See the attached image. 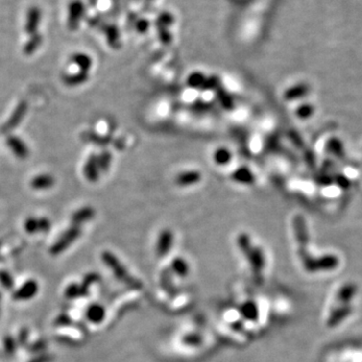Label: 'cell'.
Returning <instances> with one entry per match:
<instances>
[{"mask_svg":"<svg viewBox=\"0 0 362 362\" xmlns=\"http://www.w3.org/2000/svg\"><path fill=\"white\" fill-rule=\"evenodd\" d=\"M157 28V34L160 42L163 45H170L172 42V34L170 33L168 30V27H156Z\"/></svg>","mask_w":362,"mask_h":362,"instance_id":"cell-33","label":"cell"},{"mask_svg":"<svg viewBox=\"0 0 362 362\" xmlns=\"http://www.w3.org/2000/svg\"><path fill=\"white\" fill-rule=\"evenodd\" d=\"M82 234V230L80 226L77 225H72L59 238V240L56 241L52 246L50 247V254L52 256H58L62 253H64L68 247L74 242V241L77 240Z\"/></svg>","mask_w":362,"mask_h":362,"instance_id":"cell-2","label":"cell"},{"mask_svg":"<svg viewBox=\"0 0 362 362\" xmlns=\"http://www.w3.org/2000/svg\"><path fill=\"white\" fill-rule=\"evenodd\" d=\"M183 341L189 345H198L201 341V338L196 334H189L183 338Z\"/></svg>","mask_w":362,"mask_h":362,"instance_id":"cell-40","label":"cell"},{"mask_svg":"<svg viewBox=\"0 0 362 362\" xmlns=\"http://www.w3.org/2000/svg\"><path fill=\"white\" fill-rule=\"evenodd\" d=\"M0 301H1V295H0Z\"/></svg>","mask_w":362,"mask_h":362,"instance_id":"cell-45","label":"cell"},{"mask_svg":"<svg viewBox=\"0 0 362 362\" xmlns=\"http://www.w3.org/2000/svg\"><path fill=\"white\" fill-rule=\"evenodd\" d=\"M201 178L198 171H188V172L181 173L176 178V183L180 186H187L198 182Z\"/></svg>","mask_w":362,"mask_h":362,"instance_id":"cell-18","label":"cell"},{"mask_svg":"<svg viewBox=\"0 0 362 362\" xmlns=\"http://www.w3.org/2000/svg\"><path fill=\"white\" fill-rule=\"evenodd\" d=\"M39 292V284L35 280L26 281L21 288H18L12 294L14 301H28L32 299Z\"/></svg>","mask_w":362,"mask_h":362,"instance_id":"cell-5","label":"cell"},{"mask_svg":"<svg viewBox=\"0 0 362 362\" xmlns=\"http://www.w3.org/2000/svg\"><path fill=\"white\" fill-rule=\"evenodd\" d=\"M72 63H73L75 66L79 67L81 72H89V71L92 68L93 62L92 59L90 58V55L83 53V52H75L72 55L71 58Z\"/></svg>","mask_w":362,"mask_h":362,"instance_id":"cell-14","label":"cell"},{"mask_svg":"<svg viewBox=\"0 0 362 362\" xmlns=\"http://www.w3.org/2000/svg\"><path fill=\"white\" fill-rule=\"evenodd\" d=\"M3 346H4L5 353L9 356H12V355H14L18 345H17L16 340L11 335H7V336H5V338L3 340Z\"/></svg>","mask_w":362,"mask_h":362,"instance_id":"cell-30","label":"cell"},{"mask_svg":"<svg viewBox=\"0 0 362 362\" xmlns=\"http://www.w3.org/2000/svg\"><path fill=\"white\" fill-rule=\"evenodd\" d=\"M27 109H28V105L26 101H22L21 103H18V105L13 110L8 120L1 126L0 132H1L2 134H8V133L14 130L18 125L22 123L23 119L25 117L26 113H27Z\"/></svg>","mask_w":362,"mask_h":362,"instance_id":"cell-3","label":"cell"},{"mask_svg":"<svg viewBox=\"0 0 362 362\" xmlns=\"http://www.w3.org/2000/svg\"><path fill=\"white\" fill-rule=\"evenodd\" d=\"M42 44H43V35L36 32L30 35V39L24 47V52L26 55H30L37 50V48L42 46Z\"/></svg>","mask_w":362,"mask_h":362,"instance_id":"cell-20","label":"cell"},{"mask_svg":"<svg viewBox=\"0 0 362 362\" xmlns=\"http://www.w3.org/2000/svg\"><path fill=\"white\" fill-rule=\"evenodd\" d=\"M241 313L246 320L256 321L259 318V308L254 302H246L241 307Z\"/></svg>","mask_w":362,"mask_h":362,"instance_id":"cell-19","label":"cell"},{"mask_svg":"<svg viewBox=\"0 0 362 362\" xmlns=\"http://www.w3.org/2000/svg\"><path fill=\"white\" fill-rule=\"evenodd\" d=\"M219 85H220V81L216 75H213L209 79H205L202 87L200 89L204 90V91H208V90H215V89H219Z\"/></svg>","mask_w":362,"mask_h":362,"instance_id":"cell-35","label":"cell"},{"mask_svg":"<svg viewBox=\"0 0 362 362\" xmlns=\"http://www.w3.org/2000/svg\"><path fill=\"white\" fill-rule=\"evenodd\" d=\"M95 215H96V212H95L93 207L85 206L78 209L77 212H74L71 217V220L73 225L80 226L82 223L93 219Z\"/></svg>","mask_w":362,"mask_h":362,"instance_id":"cell-12","label":"cell"},{"mask_svg":"<svg viewBox=\"0 0 362 362\" xmlns=\"http://www.w3.org/2000/svg\"><path fill=\"white\" fill-rule=\"evenodd\" d=\"M136 29L139 33H145L149 27H150V23L147 20H144V18H141L137 23H136Z\"/></svg>","mask_w":362,"mask_h":362,"instance_id":"cell-41","label":"cell"},{"mask_svg":"<svg viewBox=\"0 0 362 362\" xmlns=\"http://www.w3.org/2000/svg\"><path fill=\"white\" fill-rule=\"evenodd\" d=\"M106 317V310L100 304H91L86 310V318L93 324H100Z\"/></svg>","mask_w":362,"mask_h":362,"instance_id":"cell-10","label":"cell"},{"mask_svg":"<svg viewBox=\"0 0 362 362\" xmlns=\"http://www.w3.org/2000/svg\"><path fill=\"white\" fill-rule=\"evenodd\" d=\"M0 246H1V242H0Z\"/></svg>","mask_w":362,"mask_h":362,"instance_id":"cell-46","label":"cell"},{"mask_svg":"<svg viewBox=\"0 0 362 362\" xmlns=\"http://www.w3.org/2000/svg\"><path fill=\"white\" fill-rule=\"evenodd\" d=\"M98 157V164L100 167V171L107 172L112 161V155L109 151H103L102 153L97 156Z\"/></svg>","mask_w":362,"mask_h":362,"instance_id":"cell-28","label":"cell"},{"mask_svg":"<svg viewBox=\"0 0 362 362\" xmlns=\"http://www.w3.org/2000/svg\"><path fill=\"white\" fill-rule=\"evenodd\" d=\"M54 178L50 174H40L33 177L30 181L31 188L35 190H46L49 189L54 185Z\"/></svg>","mask_w":362,"mask_h":362,"instance_id":"cell-13","label":"cell"},{"mask_svg":"<svg viewBox=\"0 0 362 362\" xmlns=\"http://www.w3.org/2000/svg\"><path fill=\"white\" fill-rule=\"evenodd\" d=\"M212 106L211 104H207V103H196L194 104L193 106V109L200 112V111H207L208 109H211Z\"/></svg>","mask_w":362,"mask_h":362,"instance_id":"cell-43","label":"cell"},{"mask_svg":"<svg viewBox=\"0 0 362 362\" xmlns=\"http://www.w3.org/2000/svg\"><path fill=\"white\" fill-rule=\"evenodd\" d=\"M88 79H89V73L84 72H80L73 73V74H65L63 77L64 83L70 87L82 85L86 83Z\"/></svg>","mask_w":362,"mask_h":362,"instance_id":"cell-17","label":"cell"},{"mask_svg":"<svg viewBox=\"0 0 362 362\" xmlns=\"http://www.w3.org/2000/svg\"><path fill=\"white\" fill-rule=\"evenodd\" d=\"M172 270L176 275L180 277H186L189 272V266L185 260L182 258H176L172 262Z\"/></svg>","mask_w":362,"mask_h":362,"instance_id":"cell-23","label":"cell"},{"mask_svg":"<svg viewBox=\"0 0 362 362\" xmlns=\"http://www.w3.org/2000/svg\"><path fill=\"white\" fill-rule=\"evenodd\" d=\"M232 159L231 152L225 148H220L216 151L215 153V161L219 165L227 164Z\"/></svg>","mask_w":362,"mask_h":362,"instance_id":"cell-26","label":"cell"},{"mask_svg":"<svg viewBox=\"0 0 362 362\" xmlns=\"http://www.w3.org/2000/svg\"><path fill=\"white\" fill-rule=\"evenodd\" d=\"M217 98L219 103L222 105L223 108L230 110L234 107V100L233 98L228 95L225 91H223L222 89H217Z\"/></svg>","mask_w":362,"mask_h":362,"instance_id":"cell-27","label":"cell"},{"mask_svg":"<svg viewBox=\"0 0 362 362\" xmlns=\"http://www.w3.org/2000/svg\"><path fill=\"white\" fill-rule=\"evenodd\" d=\"M24 230L27 234L33 235L40 231L39 219L35 217H28L24 222Z\"/></svg>","mask_w":362,"mask_h":362,"instance_id":"cell-31","label":"cell"},{"mask_svg":"<svg viewBox=\"0 0 362 362\" xmlns=\"http://www.w3.org/2000/svg\"><path fill=\"white\" fill-rule=\"evenodd\" d=\"M173 23H174L173 14L168 11H163L157 16L155 25L156 27H169L170 25L173 24Z\"/></svg>","mask_w":362,"mask_h":362,"instance_id":"cell-24","label":"cell"},{"mask_svg":"<svg viewBox=\"0 0 362 362\" xmlns=\"http://www.w3.org/2000/svg\"><path fill=\"white\" fill-rule=\"evenodd\" d=\"M39 225H40V231L42 233H48L50 230V220L47 217H41L39 219Z\"/></svg>","mask_w":362,"mask_h":362,"instance_id":"cell-42","label":"cell"},{"mask_svg":"<svg viewBox=\"0 0 362 362\" xmlns=\"http://www.w3.org/2000/svg\"><path fill=\"white\" fill-rule=\"evenodd\" d=\"M72 321L70 318V316H68L67 314H61L60 316L56 317L54 321L55 326H69V325H72Z\"/></svg>","mask_w":362,"mask_h":362,"instance_id":"cell-38","label":"cell"},{"mask_svg":"<svg viewBox=\"0 0 362 362\" xmlns=\"http://www.w3.org/2000/svg\"><path fill=\"white\" fill-rule=\"evenodd\" d=\"M99 279H100V276H99L98 274H96V273H90V274H87V275L84 277L83 282H82V284H81V285L83 286V287H84L85 289L89 290V287H90V286H91L92 284H94L95 282H97Z\"/></svg>","mask_w":362,"mask_h":362,"instance_id":"cell-36","label":"cell"},{"mask_svg":"<svg viewBox=\"0 0 362 362\" xmlns=\"http://www.w3.org/2000/svg\"><path fill=\"white\" fill-rule=\"evenodd\" d=\"M238 245H239V247L241 249V251L243 253L244 256H246L247 254H249L253 249V246L251 244V239L246 234H241L239 236Z\"/></svg>","mask_w":362,"mask_h":362,"instance_id":"cell-25","label":"cell"},{"mask_svg":"<svg viewBox=\"0 0 362 362\" xmlns=\"http://www.w3.org/2000/svg\"><path fill=\"white\" fill-rule=\"evenodd\" d=\"M28 341V329L27 328H23L20 333H18L16 342L17 345L21 347H24L26 345V343Z\"/></svg>","mask_w":362,"mask_h":362,"instance_id":"cell-37","label":"cell"},{"mask_svg":"<svg viewBox=\"0 0 362 362\" xmlns=\"http://www.w3.org/2000/svg\"><path fill=\"white\" fill-rule=\"evenodd\" d=\"M88 293H89V290L85 289L82 285L72 283V284H70L67 287V289L65 291V297L67 299L72 300V299H78V298L85 297V296L88 295Z\"/></svg>","mask_w":362,"mask_h":362,"instance_id":"cell-16","label":"cell"},{"mask_svg":"<svg viewBox=\"0 0 362 362\" xmlns=\"http://www.w3.org/2000/svg\"><path fill=\"white\" fill-rule=\"evenodd\" d=\"M54 360L53 355L51 354H39L36 355L35 357H33L32 359H30L28 362H52Z\"/></svg>","mask_w":362,"mask_h":362,"instance_id":"cell-39","label":"cell"},{"mask_svg":"<svg viewBox=\"0 0 362 362\" xmlns=\"http://www.w3.org/2000/svg\"><path fill=\"white\" fill-rule=\"evenodd\" d=\"M101 257H102V261L109 266V268L113 271V273L115 274V276L120 281H122L123 283L128 285L129 287H131V288L140 289L142 287L141 282L134 279L133 277H131L128 274V272L124 268V265L120 263V261L117 259V257L115 255L110 253V252H103Z\"/></svg>","mask_w":362,"mask_h":362,"instance_id":"cell-1","label":"cell"},{"mask_svg":"<svg viewBox=\"0 0 362 362\" xmlns=\"http://www.w3.org/2000/svg\"><path fill=\"white\" fill-rule=\"evenodd\" d=\"M42 21V11L39 7L32 6L29 8L26 16V23H25V31L29 35H32L36 33L37 28L40 26V23Z\"/></svg>","mask_w":362,"mask_h":362,"instance_id":"cell-7","label":"cell"},{"mask_svg":"<svg viewBox=\"0 0 362 362\" xmlns=\"http://www.w3.org/2000/svg\"><path fill=\"white\" fill-rule=\"evenodd\" d=\"M204 81H205V77L203 75V73L199 72H195L189 75L187 83L192 88H201Z\"/></svg>","mask_w":362,"mask_h":362,"instance_id":"cell-29","label":"cell"},{"mask_svg":"<svg viewBox=\"0 0 362 362\" xmlns=\"http://www.w3.org/2000/svg\"><path fill=\"white\" fill-rule=\"evenodd\" d=\"M172 244H173V235H172V233H171L168 230H164L158 238V242H157V254H158V256L163 257V256L167 255L170 252Z\"/></svg>","mask_w":362,"mask_h":362,"instance_id":"cell-9","label":"cell"},{"mask_svg":"<svg viewBox=\"0 0 362 362\" xmlns=\"http://www.w3.org/2000/svg\"><path fill=\"white\" fill-rule=\"evenodd\" d=\"M103 30L107 36L108 44L112 48H117L119 46V39H120V34H119V30L117 26L113 25V24L105 25Z\"/></svg>","mask_w":362,"mask_h":362,"instance_id":"cell-21","label":"cell"},{"mask_svg":"<svg viewBox=\"0 0 362 362\" xmlns=\"http://www.w3.org/2000/svg\"><path fill=\"white\" fill-rule=\"evenodd\" d=\"M6 144L12 153L20 159H26L29 156V149L26 144L17 136L10 135L6 138Z\"/></svg>","mask_w":362,"mask_h":362,"instance_id":"cell-6","label":"cell"},{"mask_svg":"<svg viewBox=\"0 0 362 362\" xmlns=\"http://www.w3.org/2000/svg\"><path fill=\"white\" fill-rule=\"evenodd\" d=\"M48 346V341L46 339H40L35 341L30 346H28V351L31 353H41Z\"/></svg>","mask_w":362,"mask_h":362,"instance_id":"cell-34","label":"cell"},{"mask_svg":"<svg viewBox=\"0 0 362 362\" xmlns=\"http://www.w3.org/2000/svg\"><path fill=\"white\" fill-rule=\"evenodd\" d=\"M82 138H83L84 140H86V141L93 142V143L97 144V145H100V146L107 145V144L110 142V138H109V137L101 136V135L96 134V133H95V132H92V131H87V132L83 133Z\"/></svg>","mask_w":362,"mask_h":362,"instance_id":"cell-22","label":"cell"},{"mask_svg":"<svg viewBox=\"0 0 362 362\" xmlns=\"http://www.w3.org/2000/svg\"><path fill=\"white\" fill-rule=\"evenodd\" d=\"M297 227H298V233H301V223L298 221V223H297ZM299 240H300V241L301 242H304L305 241V239H304V236H303V234H299Z\"/></svg>","mask_w":362,"mask_h":362,"instance_id":"cell-44","label":"cell"},{"mask_svg":"<svg viewBox=\"0 0 362 362\" xmlns=\"http://www.w3.org/2000/svg\"><path fill=\"white\" fill-rule=\"evenodd\" d=\"M0 284L6 290H11L13 288L14 281L9 273H7L6 271H0Z\"/></svg>","mask_w":362,"mask_h":362,"instance_id":"cell-32","label":"cell"},{"mask_svg":"<svg viewBox=\"0 0 362 362\" xmlns=\"http://www.w3.org/2000/svg\"><path fill=\"white\" fill-rule=\"evenodd\" d=\"M232 177L234 180L244 184H252L255 181V176L252 173V171L246 167H240L239 169H237L233 173Z\"/></svg>","mask_w":362,"mask_h":362,"instance_id":"cell-15","label":"cell"},{"mask_svg":"<svg viewBox=\"0 0 362 362\" xmlns=\"http://www.w3.org/2000/svg\"><path fill=\"white\" fill-rule=\"evenodd\" d=\"M84 174L90 182H96L99 179L100 167L98 164V157L96 155H91L88 158L84 166Z\"/></svg>","mask_w":362,"mask_h":362,"instance_id":"cell-8","label":"cell"},{"mask_svg":"<svg viewBox=\"0 0 362 362\" xmlns=\"http://www.w3.org/2000/svg\"><path fill=\"white\" fill-rule=\"evenodd\" d=\"M252 265L253 271L256 275H260L265 265V257L260 247H253L252 251L245 256Z\"/></svg>","mask_w":362,"mask_h":362,"instance_id":"cell-11","label":"cell"},{"mask_svg":"<svg viewBox=\"0 0 362 362\" xmlns=\"http://www.w3.org/2000/svg\"><path fill=\"white\" fill-rule=\"evenodd\" d=\"M85 13V5L81 0H72L69 5L68 26L70 30H77Z\"/></svg>","mask_w":362,"mask_h":362,"instance_id":"cell-4","label":"cell"}]
</instances>
